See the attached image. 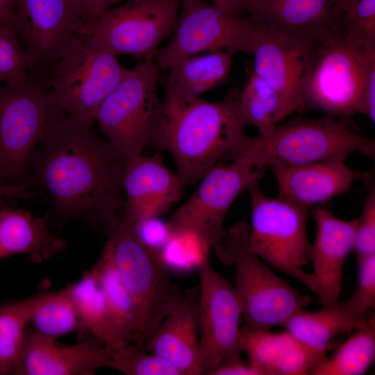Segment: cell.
I'll return each mask as SVG.
<instances>
[{
	"label": "cell",
	"instance_id": "obj_43",
	"mask_svg": "<svg viewBox=\"0 0 375 375\" xmlns=\"http://www.w3.org/2000/svg\"><path fill=\"white\" fill-rule=\"evenodd\" d=\"M253 0H208L225 12L240 15L247 13Z\"/></svg>",
	"mask_w": 375,
	"mask_h": 375
},
{
	"label": "cell",
	"instance_id": "obj_41",
	"mask_svg": "<svg viewBox=\"0 0 375 375\" xmlns=\"http://www.w3.org/2000/svg\"><path fill=\"white\" fill-rule=\"evenodd\" d=\"M211 375H262L252 365L245 364L242 360L231 362L217 368Z\"/></svg>",
	"mask_w": 375,
	"mask_h": 375
},
{
	"label": "cell",
	"instance_id": "obj_12",
	"mask_svg": "<svg viewBox=\"0 0 375 375\" xmlns=\"http://www.w3.org/2000/svg\"><path fill=\"white\" fill-rule=\"evenodd\" d=\"M179 0H126L101 14L83 37L115 56L153 58L173 30Z\"/></svg>",
	"mask_w": 375,
	"mask_h": 375
},
{
	"label": "cell",
	"instance_id": "obj_2",
	"mask_svg": "<svg viewBox=\"0 0 375 375\" xmlns=\"http://www.w3.org/2000/svg\"><path fill=\"white\" fill-rule=\"evenodd\" d=\"M164 112L153 147L171 154L184 188L199 181L247 134L238 93L220 101L199 97L164 106Z\"/></svg>",
	"mask_w": 375,
	"mask_h": 375
},
{
	"label": "cell",
	"instance_id": "obj_37",
	"mask_svg": "<svg viewBox=\"0 0 375 375\" xmlns=\"http://www.w3.org/2000/svg\"><path fill=\"white\" fill-rule=\"evenodd\" d=\"M358 285L349 297L364 313L375 303V254L357 260Z\"/></svg>",
	"mask_w": 375,
	"mask_h": 375
},
{
	"label": "cell",
	"instance_id": "obj_36",
	"mask_svg": "<svg viewBox=\"0 0 375 375\" xmlns=\"http://www.w3.org/2000/svg\"><path fill=\"white\" fill-rule=\"evenodd\" d=\"M357 260L375 254V188L371 183L359 217L355 234Z\"/></svg>",
	"mask_w": 375,
	"mask_h": 375
},
{
	"label": "cell",
	"instance_id": "obj_26",
	"mask_svg": "<svg viewBox=\"0 0 375 375\" xmlns=\"http://www.w3.org/2000/svg\"><path fill=\"white\" fill-rule=\"evenodd\" d=\"M65 247L62 238L50 232L45 218L22 209H1L0 259L23 254L42 262L60 253Z\"/></svg>",
	"mask_w": 375,
	"mask_h": 375
},
{
	"label": "cell",
	"instance_id": "obj_40",
	"mask_svg": "<svg viewBox=\"0 0 375 375\" xmlns=\"http://www.w3.org/2000/svg\"><path fill=\"white\" fill-rule=\"evenodd\" d=\"M126 0H78L91 24L106 10Z\"/></svg>",
	"mask_w": 375,
	"mask_h": 375
},
{
	"label": "cell",
	"instance_id": "obj_44",
	"mask_svg": "<svg viewBox=\"0 0 375 375\" xmlns=\"http://www.w3.org/2000/svg\"><path fill=\"white\" fill-rule=\"evenodd\" d=\"M16 2L17 0H0V26H12Z\"/></svg>",
	"mask_w": 375,
	"mask_h": 375
},
{
	"label": "cell",
	"instance_id": "obj_15",
	"mask_svg": "<svg viewBox=\"0 0 375 375\" xmlns=\"http://www.w3.org/2000/svg\"><path fill=\"white\" fill-rule=\"evenodd\" d=\"M89 20L78 0H17L12 27L43 76Z\"/></svg>",
	"mask_w": 375,
	"mask_h": 375
},
{
	"label": "cell",
	"instance_id": "obj_20",
	"mask_svg": "<svg viewBox=\"0 0 375 375\" xmlns=\"http://www.w3.org/2000/svg\"><path fill=\"white\" fill-rule=\"evenodd\" d=\"M199 287L185 290L176 307L144 344L145 349L172 364L181 375L201 374L197 301Z\"/></svg>",
	"mask_w": 375,
	"mask_h": 375
},
{
	"label": "cell",
	"instance_id": "obj_10",
	"mask_svg": "<svg viewBox=\"0 0 375 375\" xmlns=\"http://www.w3.org/2000/svg\"><path fill=\"white\" fill-rule=\"evenodd\" d=\"M247 191L251 204L249 243L252 250L265 262L315 292L312 273L303 269L310 262L312 244L306 230L310 210L279 197L267 196L259 182Z\"/></svg>",
	"mask_w": 375,
	"mask_h": 375
},
{
	"label": "cell",
	"instance_id": "obj_25",
	"mask_svg": "<svg viewBox=\"0 0 375 375\" xmlns=\"http://www.w3.org/2000/svg\"><path fill=\"white\" fill-rule=\"evenodd\" d=\"M367 319L366 314L349 298L317 312L302 309L291 316L283 326L320 362L326 357L328 345L335 335L358 328Z\"/></svg>",
	"mask_w": 375,
	"mask_h": 375
},
{
	"label": "cell",
	"instance_id": "obj_21",
	"mask_svg": "<svg viewBox=\"0 0 375 375\" xmlns=\"http://www.w3.org/2000/svg\"><path fill=\"white\" fill-rule=\"evenodd\" d=\"M344 160L271 168L277 181V197L310 210L346 192L358 175Z\"/></svg>",
	"mask_w": 375,
	"mask_h": 375
},
{
	"label": "cell",
	"instance_id": "obj_35",
	"mask_svg": "<svg viewBox=\"0 0 375 375\" xmlns=\"http://www.w3.org/2000/svg\"><path fill=\"white\" fill-rule=\"evenodd\" d=\"M337 15L344 26L362 40L375 44V0H358Z\"/></svg>",
	"mask_w": 375,
	"mask_h": 375
},
{
	"label": "cell",
	"instance_id": "obj_47",
	"mask_svg": "<svg viewBox=\"0 0 375 375\" xmlns=\"http://www.w3.org/2000/svg\"><path fill=\"white\" fill-rule=\"evenodd\" d=\"M179 1H181V0H179Z\"/></svg>",
	"mask_w": 375,
	"mask_h": 375
},
{
	"label": "cell",
	"instance_id": "obj_46",
	"mask_svg": "<svg viewBox=\"0 0 375 375\" xmlns=\"http://www.w3.org/2000/svg\"><path fill=\"white\" fill-rule=\"evenodd\" d=\"M1 199H0V204H1ZM1 209H2V208L1 207V205H0V212H1Z\"/></svg>",
	"mask_w": 375,
	"mask_h": 375
},
{
	"label": "cell",
	"instance_id": "obj_45",
	"mask_svg": "<svg viewBox=\"0 0 375 375\" xmlns=\"http://www.w3.org/2000/svg\"><path fill=\"white\" fill-rule=\"evenodd\" d=\"M358 0H336L335 4L333 8V13L342 11L348 6L357 1Z\"/></svg>",
	"mask_w": 375,
	"mask_h": 375
},
{
	"label": "cell",
	"instance_id": "obj_23",
	"mask_svg": "<svg viewBox=\"0 0 375 375\" xmlns=\"http://www.w3.org/2000/svg\"><path fill=\"white\" fill-rule=\"evenodd\" d=\"M240 347L262 375L309 374L319 360L287 331L241 328Z\"/></svg>",
	"mask_w": 375,
	"mask_h": 375
},
{
	"label": "cell",
	"instance_id": "obj_11",
	"mask_svg": "<svg viewBox=\"0 0 375 375\" xmlns=\"http://www.w3.org/2000/svg\"><path fill=\"white\" fill-rule=\"evenodd\" d=\"M256 29L249 17L225 12L208 1L181 0L170 39L153 60L160 70H167L203 52L251 54Z\"/></svg>",
	"mask_w": 375,
	"mask_h": 375
},
{
	"label": "cell",
	"instance_id": "obj_39",
	"mask_svg": "<svg viewBox=\"0 0 375 375\" xmlns=\"http://www.w3.org/2000/svg\"><path fill=\"white\" fill-rule=\"evenodd\" d=\"M361 114L375 121V65L371 68L363 92Z\"/></svg>",
	"mask_w": 375,
	"mask_h": 375
},
{
	"label": "cell",
	"instance_id": "obj_13",
	"mask_svg": "<svg viewBox=\"0 0 375 375\" xmlns=\"http://www.w3.org/2000/svg\"><path fill=\"white\" fill-rule=\"evenodd\" d=\"M197 301L201 374L242 360L240 347L242 309L234 286L213 268L210 253L197 265Z\"/></svg>",
	"mask_w": 375,
	"mask_h": 375
},
{
	"label": "cell",
	"instance_id": "obj_9",
	"mask_svg": "<svg viewBox=\"0 0 375 375\" xmlns=\"http://www.w3.org/2000/svg\"><path fill=\"white\" fill-rule=\"evenodd\" d=\"M126 69L117 56L78 36L50 66L44 81L64 115L93 124L99 106Z\"/></svg>",
	"mask_w": 375,
	"mask_h": 375
},
{
	"label": "cell",
	"instance_id": "obj_38",
	"mask_svg": "<svg viewBox=\"0 0 375 375\" xmlns=\"http://www.w3.org/2000/svg\"><path fill=\"white\" fill-rule=\"evenodd\" d=\"M131 227L144 244L158 251L167 243L171 237L167 223L159 219V217L143 219Z\"/></svg>",
	"mask_w": 375,
	"mask_h": 375
},
{
	"label": "cell",
	"instance_id": "obj_7",
	"mask_svg": "<svg viewBox=\"0 0 375 375\" xmlns=\"http://www.w3.org/2000/svg\"><path fill=\"white\" fill-rule=\"evenodd\" d=\"M119 277L134 307L137 333L133 344L144 347L165 317L183 297L171 278L160 251L144 244L133 228L121 224L107 238Z\"/></svg>",
	"mask_w": 375,
	"mask_h": 375
},
{
	"label": "cell",
	"instance_id": "obj_18",
	"mask_svg": "<svg viewBox=\"0 0 375 375\" xmlns=\"http://www.w3.org/2000/svg\"><path fill=\"white\" fill-rule=\"evenodd\" d=\"M112 351L93 336L73 345L28 329L19 360L11 374L89 375L112 367Z\"/></svg>",
	"mask_w": 375,
	"mask_h": 375
},
{
	"label": "cell",
	"instance_id": "obj_33",
	"mask_svg": "<svg viewBox=\"0 0 375 375\" xmlns=\"http://www.w3.org/2000/svg\"><path fill=\"white\" fill-rule=\"evenodd\" d=\"M111 359V368L126 375H181L167 360L133 343L115 349Z\"/></svg>",
	"mask_w": 375,
	"mask_h": 375
},
{
	"label": "cell",
	"instance_id": "obj_19",
	"mask_svg": "<svg viewBox=\"0 0 375 375\" xmlns=\"http://www.w3.org/2000/svg\"><path fill=\"white\" fill-rule=\"evenodd\" d=\"M311 214L317 226L310 255L315 293L322 308H329L340 301L344 265L354 249L357 218L340 219L318 206Z\"/></svg>",
	"mask_w": 375,
	"mask_h": 375
},
{
	"label": "cell",
	"instance_id": "obj_24",
	"mask_svg": "<svg viewBox=\"0 0 375 375\" xmlns=\"http://www.w3.org/2000/svg\"><path fill=\"white\" fill-rule=\"evenodd\" d=\"M233 53L211 51L190 56L167 69L163 78L165 106L182 104L226 81Z\"/></svg>",
	"mask_w": 375,
	"mask_h": 375
},
{
	"label": "cell",
	"instance_id": "obj_32",
	"mask_svg": "<svg viewBox=\"0 0 375 375\" xmlns=\"http://www.w3.org/2000/svg\"><path fill=\"white\" fill-rule=\"evenodd\" d=\"M238 101L247 126L255 127L261 135L272 133L278 123L280 102L269 85L251 72L244 88L238 93Z\"/></svg>",
	"mask_w": 375,
	"mask_h": 375
},
{
	"label": "cell",
	"instance_id": "obj_27",
	"mask_svg": "<svg viewBox=\"0 0 375 375\" xmlns=\"http://www.w3.org/2000/svg\"><path fill=\"white\" fill-rule=\"evenodd\" d=\"M91 270L103 292L115 336L122 346L134 343L137 333L134 307L119 277L108 240Z\"/></svg>",
	"mask_w": 375,
	"mask_h": 375
},
{
	"label": "cell",
	"instance_id": "obj_4",
	"mask_svg": "<svg viewBox=\"0 0 375 375\" xmlns=\"http://www.w3.org/2000/svg\"><path fill=\"white\" fill-rule=\"evenodd\" d=\"M375 65V44L347 29L333 14L330 26L314 44L305 80V106L329 116L361 113L365 85Z\"/></svg>",
	"mask_w": 375,
	"mask_h": 375
},
{
	"label": "cell",
	"instance_id": "obj_31",
	"mask_svg": "<svg viewBox=\"0 0 375 375\" xmlns=\"http://www.w3.org/2000/svg\"><path fill=\"white\" fill-rule=\"evenodd\" d=\"M33 296L0 304V375L11 374L24 348Z\"/></svg>",
	"mask_w": 375,
	"mask_h": 375
},
{
	"label": "cell",
	"instance_id": "obj_28",
	"mask_svg": "<svg viewBox=\"0 0 375 375\" xmlns=\"http://www.w3.org/2000/svg\"><path fill=\"white\" fill-rule=\"evenodd\" d=\"M67 288L76 308L82 330L111 351L122 347L112 331L104 294L92 271L85 272Z\"/></svg>",
	"mask_w": 375,
	"mask_h": 375
},
{
	"label": "cell",
	"instance_id": "obj_8",
	"mask_svg": "<svg viewBox=\"0 0 375 375\" xmlns=\"http://www.w3.org/2000/svg\"><path fill=\"white\" fill-rule=\"evenodd\" d=\"M63 113L43 76L0 85V185L24 183L31 159L51 125Z\"/></svg>",
	"mask_w": 375,
	"mask_h": 375
},
{
	"label": "cell",
	"instance_id": "obj_14",
	"mask_svg": "<svg viewBox=\"0 0 375 375\" xmlns=\"http://www.w3.org/2000/svg\"><path fill=\"white\" fill-rule=\"evenodd\" d=\"M265 170L236 160L217 163L167 222L171 233H190L212 249L225 233L224 222L230 206L241 192L260 182Z\"/></svg>",
	"mask_w": 375,
	"mask_h": 375
},
{
	"label": "cell",
	"instance_id": "obj_3",
	"mask_svg": "<svg viewBox=\"0 0 375 375\" xmlns=\"http://www.w3.org/2000/svg\"><path fill=\"white\" fill-rule=\"evenodd\" d=\"M375 142L328 116L297 118L276 125L268 135H245L222 158L259 169L342 158L354 152L372 158Z\"/></svg>",
	"mask_w": 375,
	"mask_h": 375
},
{
	"label": "cell",
	"instance_id": "obj_1",
	"mask_svg": "<svg viewBox=\"0 0 375 375\" xmlns=\"http://www.w3.org/2000/svg\"><path fill=\"white\" fill-rule=\"evenodd\" d=\"M62 114L33 153L24 183L57 226L83 222L109 237L121 224L126 161L92 129Z\"/></svg>",
	"mask_w": 375,
	"mask_h": 375
},
{
	"label": "cell",
	"instance_id": "obj_29",
	"mask_svg": "<svg viewBox=\"0 0 375 375\" xmlns=\"http://www.w3.org/2000/svg\"><path fill=\"white\" fill-rule=\"evenodd\" d=\"M356 330V333L344 342L331 358L326 357L312 369L309 374H364L375 357L374 315Z\"/></svg>",
	"mask_w": 375,
	"mask_h": 375
},
{
	"label": "cell",
	"instance_id": "obj_42",
	"mask_svg": "<svg viewBox=\"0 0 375 375\" xmlns=\"http://www.w3.org/2000/svg\"><path fill=\"white\" fill-rule=\"evenodd\" d=\"M35 192L27 183L19 185H0V199H33L35 198Z\"/></svg>",
	"mask_w": 375,
	"mask_h": 375
},
{
	"label": "cell",
	"instance_id": "obj_34",
	"mask_svg": "<svg viewBox=\"0 0 375 375\" xmlns=\"http://www.w3.org/2000/svg\"><path fill=\"white\" fill-rule=\"evenodd\" d=\"M33 60L10 25L0 26V83L24 81L33 70Z\"/></svg>",
	"mask_w": 375,
	"mask_h": 375
},
{
	"label": "cell",
	"instance_id": "obj_22",
	"mask_svg": "<svg viewBox=\"0 0 375 375\" xmlns=\"http://www.w3.org/2000/svg\"><path fill=\"white\" fill-rule=\"evenodd\" d=\"M336 0H253L247 14L256 24L313 44L331 24Z\"/></svg>",
	"mask_w": 375,
	"mask_h": 375
},
{
	"label": "cell",
	"instance_id": "obj_17",
	"mask_svg": "<svg viewBox=\"0 0 375 375\" xmlns=\"http://www.w3.org/2000/svg\"><path fill=\"white\" fill-rule=\"evenodd\" d=\"M122 187L125 198L122 224L129 226L166 212L184 189L176 173L168 169L159 154L143 153L126 161Z\"/></svg>",
	"mask_w": 375,
	"mask_h": 375
},
{
	"label": "cell",
	"instance_id": "obj_30",
	"mask_svg": "<svg viewBox=\"0 0 375 375\" xmlns=\"http://www.w3.org/2000/svg\"><path fill=\"white\" fill-rule=\"evenodd\" d=\"M30 324L37 332L55 339L82 330L79 316L70 294L65 288L33 296Z\"/></svg>",
	"mask_w": 375,
	"mask_h": 375
},
{
	"label": "cell",
	"instance_id": "obj_16",
	"mask_svg": "<svg viewBox=\"0 0 375 375\" xmlns=\"http://www.w3.org/2000/svg\"><path fill=\"white\" fill-rule=\"evenodd\" d=\"M256 25L252 72L276 93L280 102L278 122L305 107L303 88L314 44Z\"/></svg>",
	"mask_w": 375,
	"mask_h": 375
},
{
	"label": "cell",
	"instance_id": "obj_5",
	"mask_svg": "<svg viewBox=\"0 0 375 375\" xmlns=\"http://www.w3.org/2000/svg\"><path fill=\"white\" fill-rule=\"evenodd\" d=\"M212 249L222 262L235 266L233 286L244 320L242 329L270 330L283 326L291 316L310 303L311 297L299 293L252 250L247 223L240 222L226 229Z\"/></svg>",
	"mask_w": 375,
	"mask_h": 375
},
{
	"label": "cell",
	"instance_id": "obj_6",
	"mask_svg": "<svg viewBox=\"0 0 375 375\" xmlns=\"http://www.w3.org/2000/svg\"><path fill=\"white\" fill-rule=\"evenodd\" d=\"M160 71L153 58L127 68L97 112L94 122L105 140L125 161L154 146L165 114Z\"/></svg>",
	"mask_w": 375,
	"mask_h": 375
}]
</instances>
